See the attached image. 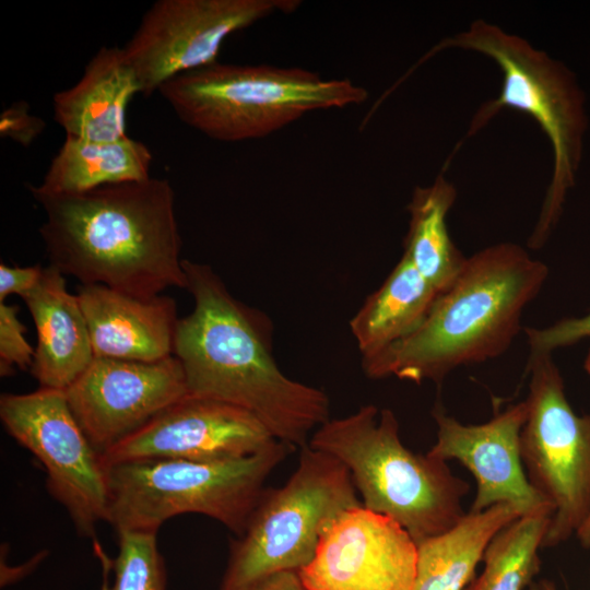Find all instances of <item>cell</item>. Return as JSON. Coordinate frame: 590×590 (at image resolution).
I'll use <instances>...</instances> for the list:
<instances>
[{
  "mask_svg": "<svg viewBox=\"0 0 590 590\" xmlns=\"http://www.w3.org/2000/svg\"><path fill=\"white\" fill-rule=\"evenodd\" d=\"M45 213L39 227L49 264L81 285L141 297L186 288L175 193L165 178L49 193L30 185Z\"/></svg>",
  "mask_w": 590,
  "mask_h": 590,
  "instance_id": "cell-1",
  "label": "cell"
},
{
  "mask_svg": "<svg viewBox=\"0 0 590 590\" xmlns=\"http://www.w3.org/2000/svg\"><path fill=\"white\" fill-rule=\"evenodd\" d=\"M182 267L194 305L178 321L174 355L189 393L243 408L278 440L307 446L330 418L328 394L279 368L259 314L237 300L210 266L184 259Z\"/></svg>",
  "mask_w": 590,
  "mask_h": 590,
  "instance_id": "cell-2",
  "label": "cell"
},
{
  "mask_svg": "<svg viewBox=\"0 0 590 590\" xmlns=\"http://www.w3.org/2000/svg\"><path fill=\"white\" fill-rule=\"evenodd\" d=\"M547 274L542 261L514 243L475 252L423 323L401 342L363 359L364 373L373 379L440 384L460 366L499 356L520 330L523 310Z\"/></svg>",
  "mask_w": 590,
  "mask_h": 590,
  "instance_id": "cell-3",
  "label": "cell"
},
{
  "mask_svg": "<svg viewBox=\"0 0 590 590\" xmlns=\"http://www.w3.org/2000/svg\"><path fill=\"white\" fill-rule=\"evenodd\" d=\"M308 446L343 463L363 506L398 522L416 543L447 531L465 515L469 484L447 461L406 448L390 409L367 404L330 417Z\"/></svg>",
  "mask_w": 590,
  "mask_h": 590,
  "instance_id": "cell-4",
  "label": "cell"
},
{
  "mask_svg": "<svg viewBox=\"0 0 590 590\" xmlns=\"http://www.w3.org/2000/svg\"><path fill=\"white\" fill-rule=\"evenodd\" d=\"M448 48L482 54L494 60L503 73L499 95L480 106L468 137L482 130L502 109L511 108L534 119L550 141L552 178L528 240L530 248L538 249L550 237L567 192L575 185L587 130L585 94L576 75L562 62L484 20L474 21L465 31L441 40L429 55Z\"/></svg>",
  "mask_w": 590,
  "mask_h": 590,
  "instance_id": "cell-5",
  "label": "cell"
},
{
  "mask_svg": "<svg viewBox=\"0 0 590 590\" xmlns=\"http://www.w3.org/2000/svg\"><path fill=\"white\" fill-rule=\"evenodd\" d=\"M177 117L223 142L264 138L303 116L366 102L349 79H323L298 67L215 61L179 74L157 91Z\"/></svg>",
  "mask_w": 590,
  "mask_h": 590,
  "instance_id": "cell-6",
  "label": "cell"
},
{
  "mask_svg": "<svg viewBox=\"0 0 590 590\" xmlns=\"http://www.w3.org/2000/svg\"><path fill=\"white\" fill-rule=\"evenodd\" d=\"M293 449L276 440L262 451L234 460L154 459L109 465L106 521L117 532L156 533L173 517L199 514L239 536L268 477Z\"/></svg>",
  "mask_w": 590,
  "mask_h": 590,
  "instance_id": "cell-7",
  "label": "cell"
},
{
  "mask_svg": "<svg viewBox=\"0 0 590 590\" xmlns=\"http://www.w3.org/2000/svg\"><path fill=\"white\" fill-rule=\"evenodd\" d=\"M359 505L343 463L308 445L300 448L288 480L266 488L245 531L232 542L220 590H248L269 575L299 571L312 559L328 524Z\"/></svg>",
  "mask_w": 590,
  "mask_h": 590,
  "instance_id": "cell-8",
  "label": "cell"
},
{
  "mask_svg": "<svg viewBox=\"0 0 590 590\" xmlns=\"http://www.w3.org/2000/svg\"><path fill=\"white\" fill-rule=\"evenodd\" d=\"M527 373L521 458L529 482L554 508L544 548L576 534L590 514V412L570 406L552 354L530 355Z\"/></svg>",
  "mask_w": 590,
  "mask_h": 590,
  "instance_id": "cell-9",
  "label": "cell"
},
{
  "mask_svg": "<svg viewBox=\"0 0 590 590\" xmlns=\"http://www.w3.org/2000/svg\"><path fill=\"white\" fill-rule=\"evenodd\" d=\"M0 420L9 435L33 453L46 473L47 489L68 511L78 532L94 538L107 518V468L78 421L63 390L42 388L3 393Z\"/></svg>",
  "mask_w": 590,
  "mask_h": 590,
  "instance_id": "cell-10",
  "label": "cell"
},
{
  "mask_svg": "<svg viewBox=\"0 0 590 590\" xmlns=\"http://www.w3.org/2000/svg\"><path fill=\"white\" fill-rule=\"evenodd\" d=\"M298 0H157L122 47L140 86L150 96L168 80L213 63L225 39Z\"/></svg>",
  "mask_w": 590,
  "mask_h": 590,
  "instance_id": "cell-11",
  "label": "cell"
},
{
  "mask_svg": "<svg viewBox=\"0 0 590 590\" xmlns=\"http://www.w3.org/2000/svg\"><path fill=\"white\" fill-rule=\"evenodd\" d=\"M63 391L75 420L99 453L189 393L175 355L157 362L95 357Z\"/></svg>",
  "mask_w": 590,
  "mask_h": 590,
  "instance_id": "cell-12",
  "label": "cell"
},
{
  "mask_svg": "<svg viewBox=\"0 0 590 590\" xmlns=\"http://www.w3.org/2000/svg\"><path fill=\"white\" fill-rule=\"evenodd\" d=\"M276 440L249 411L188 393L101 457L106 468L154 459L225 461L252 456Z\"/></svg>",
  "mask_w": 590,
  "mask_h": 590,
  "instance_id": "cell-13",
  "label": "cell"
},
{
  "mask_svg": "<svg viewBox=\"0 0 590 590\" xmlns=\"http://www.w3.org/2000/svg\"><path fill=\"white\" fill-rule=\"evenodd\" d=\"M416 558L410 533L362 504L328 524L298 574L307 590H412Z\"/></svg>",
  "mask_w": 590,
  "mask_h": 590,
  "instance_id": "cell-14",
  "label": "cell"
},
{
  "mask_svg": "<svg viewBox=\"0 0 590 590\" xmlns=\"http://www.w3.org/2000/svg\"><path fill=\"white\" fill-rule=\"evenodd\" d=\"M526 401L515 403L483 424H463L436 406L437 425L432 457L463 464L474 476L473 512L497 504L517 508L521 517L554 514L552 504L531 485L521 458Z\"/></svg>",
  "mask_w": 590,
  "mask_h": 590,
  "instance_id": "cell-15",
  "label": "cell"
},
{
  "mask_svg": "<svg viewBox=\"0 0 590 590\" xmlns=\"http://www.w3.org/2000/svg\"><path fill=\"white\" fill-rule=\"evenodd\" d=\"M95 357L157 362L174 355L179 318L174 298L132 296L104 285H80Z\"/></svg>",
  "mask_w": 590,
  "mask_h": 590,
  "instance_id": "cell-16",
  "label": "cell"
},
{
  "mask_svg": "<svg viewBox=\"0 0 590 590\" xmlns=\"http://www.w3.org/2000/svg\"><path fill=\"white\" fill-rule=\"evenodd\" d=\"M66 275L48 264L21 298L33 318L37 344L31 373L42 388L66 390L95 358L85 316Z\"/></svg>",
  "mask_w": 590,
  "mask_h": 590,
  "instance_id": "cell-17",
  "label": "cell"
},
{
  "mask_svg": "<svg viewBox=\"0 0 590 590\" xmlns=\"http://www.w3.org/2000/svg\"><path fill=\"white\" fill-rule=\"evenodd\" d=\"M137 93L140 86L122 47L104 46L73 86L54 95V119L67 137L99 142L120 140L127 137V108Z\"/></svg>",
  "mask_w": 590,
  "mask_h": 590,
  "instance_id": "cell-18",
  "label": "cell"
},
{
  "mask_svg": "<svg viewBox=\"0 0 590 590\" xmlns=\"http://www.w3.org/2000/svg\"><path fill=\"white\" fill-rule=\"evenodd\" d=\"M439 295L402 255L350 321L363 359L371 358L411 335L423 323Z\"/></svg>",
  "mask_w": 590,
  "mask_h": 590,
  "instance_id": "cell-19",
  "label": "cell"
},
{
  "mask_svg": "<svg viewBox=\"0 0 590 590\" xmlns=\"http://www.w3.org/2000/svg\"><path fill=\"white\" fill-rule=\"evenodd\" d=\"M521 517L508 504L465 514L453 527L417 542L412 590H464L493 538Z\"/></svg>",
  "mask_w": 590,
  "mask_h": 590,
  "instance_id": "cell-20",
  "label": "cell"
},
{
  "mask_svg": "<svg viewBox=\"0 0 590 590\" xmlns=\"http://www.w3.org/2000/svg\"><path fill=\"white\" fill-rule=\"evenodd\" d=\"M153 156L128 135L99 142L67 137L37 188L49 193H80L105 185L149 179Z\"/></svg>",
  "mask_w": 590,
  "mask_h": 590,
  "instance_id": "cell-21",
  "label": "cell"
},
{
  "mask_svg": "<svg viewBox=\"0 0 590 590\" xmlns=\"http://www.w3.org/2000/svg\"><path fill=\"white\" fill-rule=\"evenodd\" d=\"M456 197V188L440 173L430 185L416 187L408 204L410 219L403 256L439 294L451 286L467 260L447 226Z\"/></svg>",
  "mask_w": 590,
  "mask_h": 590,
  "instance_id": "cell-22",
  "label": "cell"
},
{
  "mask_svg": "<svg viewBox=\"0 0 590 590\" xmlns=\"http://www.w3.org/2000/svg\"><path fill=\"white\" fill-rule=\"evenodd\" d=\"M551 518L523 516L502 529L485 550L482 573L464 590H527L540 570Z\"/></svg>",
  "mask_w": 590,
  "mask_h": 590,
  "instance_id": "cell-23",
  "label": "cell"
},
{
  "mask_svg": "<svg viewBox=\"0 0 590 590\" xmlns=\"http://www.w3.org/2000/svg\"><path fill=\"white\" fill-rule=\"evenodd\" d=\"M111 569L115 575L110 590L166 588V570L155 532L119 531L118 554L111 560Z\"/></svg>",
  "mask_w": 590,
  "mask_h": 590,
  "instance_id": "cell-24",
  "label": "cell"
},
{
  "mask_svg": "<svg viewBox=\"0 0 590 590\" xmlns=\"http://www.w3.org/2000/svg\"><path fill=\"white\" fill-rule=\"evenodd\" d=\"M19 307L0 302V373L9 376L14 368L31 369L35 347L25 338L26 327L17 317Z\"/></svg>",
  "mask_w": 590,
  "mask_h": 590,
  "instance_id": "cell-25",
  "label": "cell"
},
{
  "mask_svg": "<svg viewBox=\"0 0 590 590\" xmlns=\"http://www.w3.org/2000/svg\"><path fill=\"white\" fill-rule=\"evenodd\" d=\"M530 355L552 354L556 349L571 345L590 337V312L581 318H567L546 328H527Z\"/></svg>",
  "mask_w": 590,
  "mask_h": 590,
  "instance_id": "cell-26",
  "label": "cell"
},
{
  "mask_svg": "<svg viewBox=\"0 0 590 590\" xmlns=\"http://www.w3.org/2000/svg\"><path fill=\"white\" fill-rule=\"evenodd\" d=\"M46 122L30 113V105L24 101L13 103L0 114V135L28 146L44 131Z\"/></svg>",
  "mask_w": 590,
  "mask_h": 590,
  "instance_id": "cell-27",
  "label": "cell"
},
{
  "mask_svg": "<svg viewBox=\"0 0 590 590\" xmlns=\"http://www.w3.org/2000/svg\"><path fill=\"white\" fill-rule=\"evenodd\" d=\"M44 267H9L0 264V302H5L9 295L23 296L39 281Z\"/></svg>",
  "mask_w": 590,
  "mask_h": 590,
  "instance_id": "cell-28",
  "label": "cell"
},
{
  "mask_svg": "<svg viewBox=\"0 0 590 590\" xmlns=\"http://www.w3.org/2000/svg\"><path fill=\"white\" fill-rule=\"evenodd\" d=\"M248 590H307L298 571L285 570L264 577Z\"/></svg>",
  "mask_w": 590,
  "mask_h": 590,
  "instance_id": "cell-29",
  "label": "cell"
},
{
  "mask_svg": "<svg viewBox=\"0 0 590 590\" xmlns=\"http://www.w3.org/2000/svg\"><path fill=\"white\" fill-rule=\"evenodd\" d=\"M94 550H95V553L101 562V566H102V575H103V581H102V588L101 590H110V586H109V573H110V569H111V560L107 555L106 553L104 552L102 545L99 543H97L96 541L94 542Z\"/></svg>",
  "mask_w": 590,
  "mask_h": 590,
  "instance_id": "cell-30",
  "label": "cell"
},
{
  "mask_svg": "<svg viewBox=\"0 0 590 590\" xmlns=\"http://www.w3.org/2000/svg\"><path fill=\"white\" fill-rule=\"evenodd\" d=\"M576 536L583 547H590V514L578 529Z\"/></svg>",
  "mask_w": 590,
  "mask_h": 590,
  "instance_id": "cell-31",
  "label": "cell"
},
{
  "mask_svg": "<svg viewBox=\"0 0 590 590\" xmlns=\"http://www.w3.org/2000/svg\"><path fill=\"white\" fill-rule=\"evenodd\" d=\"M541 583L544 590H557L554 583L548 580H542Z\"/></svg>",
  "mask_w": 590,
  "mask_h": 590,
  "instance_id": "cell-32",
  "label": "cell"
},
{
  "mask_svg": "<svg viewBox=\"0 0 590 590\" xmlns=\"http://www.w3.org/2000/svg\"><path fill=\"white\" fill-rule=\"evenodd\" d=\"M527 590H544L541 581L532 582Z\"/></svg>",
  "mask_w": 590,
  "mask_h": 590,
  "instance_id": "cell-33",
  "label": "cell"
},
{
  "mask_svg": "<svg viewBox=\"0 0 590 590\" xmlns=\"http://www.w3.org/2000/svg\"><path fill=\"white\" fill-rule=\"evenodd\" d=\"M585 368L586 370L588 371V374L590 375V351L586 357V361H585Z\"/></svg>",
  "mask_w": 590,
  "mask_h": 590,
  "instance_id": "cell-34",
  "label": "cell"
}]
</instances>
